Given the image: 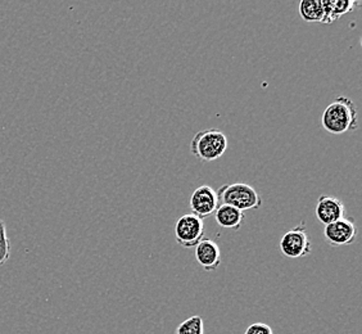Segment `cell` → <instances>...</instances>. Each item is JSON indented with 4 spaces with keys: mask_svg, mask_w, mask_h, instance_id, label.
<instances>
[{
    "mask_svg": "<svg viewBox=\"0 0 362 334\" xmlns=\"http://www.w3.org/2000/svg\"><path fill=\"white\" fill-rule=\"evenodd\" d=\"M176 242L184 248H193L204 239V223L193 214L181 216L175 225Z\"/></svg>",
    "mask_w": 362,
    "mask_h": 334,
    "instance_id": "5b68a950",
    "label": "cell"
},
{
    "mask_svg": "<svg viewBox=\"0 0 362 334\" xmlns=\"http://www.w3.org/2000/svg\"><path fill=\"white\" fill-rule=\"evenodd\" d=\"M195 260L204 272H215L221 265V250L218 244L212 239H202L197 244Z\"/></svg>",
    "mask_w": 362,
    "mask_h": 334,
    "instance_id": "9c48e42d",
    "label": "cell"
},
{
    "mask_svg": "<svg viewBox=\"0 0 362 334\" xmlns=\"http://www.w3.org/2000/svg\"><path fill=\"white\" fill-rule=\"evenodd\" d=\"M298 11L303 21L325 23L324 0H302Z\"/></svg>",
    "mask_w": 362,
    "mask_h": 334,
    "instance_id": "8fae6325",
    "label": "cell"
},
{
    "mask_svg": "<svg viewBox=\"0 0 362 334\" xmlns=\"http://www.w3.org/2000/svg\"><path fill=\"white\" fill-rule=\"evenodd\" d=\"M357 228L352 219L343 217L335 223L329 224L324 229V237L327 242L332 246L343 247L355 243L357 239Z\"/></svg>",
    "mask_w": 362,
    "mask_h": 334,
    "instance_id": "8992f818",
    "label": "cell"
},
{
    "mask_svg": "<svg viewBox=\"0 0 362 334\" xmlns=\"http://www.w3.org/2000/svg\"><path fill=\"white\" fill-rule=\"evenodd\" d=\"M360 3L358 1H351V0H324L325 6V23L330 25L341 18V16L352 12L355 7H357Z\"/></svg>",
    "mask_w": 362,
    "mask_h": 334,
    "instance_id": "7c38bea8",
    "label": "cell"
},
{
    "mask_svg": "<svg viewBox=\"0 0 362 334\" xmlns=\"http://www.w3.org/2000/svg\"><path fill=\"white\" fill-rule=\"evenodd\" d=\"M244 334H274V330L265 323H253L245 329Z\"/></svg>",
    "mask_w": 362,
    "mask_h": 334,
    "instance_id": "9a60e30c",
    "label": "cell"
},
{
    "mask_svg": "<svg viewBox=\"0 0 362 334\" xmlns=\"http://www.w3.org/2000/svg\"><path fill=\"white\" fill-rule=\"evenodd\" d=\"M175 334H204V321L202 316L194 315L180 323Z\"/></svg>",
    "mask_w": 362,
    "mask_h": 334,
    "instance_id": "4fadbf2b",
    "label": "cell"
},
{
    "mask_svg": "<svg viewBox=\"0 0 362 334\" xmlns=\"http://www.w3.org/2000/svg\"><path fill=\"white\" fill-rule=\"evenodd\" d=\"M321 125L329 134L341 135L358 127V112L347 97L334 99L321 115Z\"/></svg>",
    "mask_w": 362,
    "mask_h": 334,
    "instance_id": "6da1fadb",
    "label": "cell"
},
{
    "mask_svg": "<svg viewBox=\"0 0 362 334\" xmlns=\"http://www.w3.org/2000/svg\"><path fill=\"white\" fill-rule=\"evenodd\" d=\"M216 223L223 229L239 230L244 221V212L228 205H218L215 211Z\"/></svg>",
    "mask_w": 362,
    "mask_h": 334,
    "instance_id": "30bf717a",
    "label": "cell"
},
{
    "mask_svg": "<svg viewBox=\"0 0 362 334\" xmlns=\"http://www.w3.org/2000/svg\"><path fill=\"white\" fill-rule=\"evenodd\" d=\"M229 146L226 134L218 129L198 132L190 143V151L195 159L203 162H214L221 159Z\"/></svg>",
    "mask_w": 362,
    "mask_h": 334,
    "instance_id": "7a4b0ae2",
    "label": "cell"
},
{
    "mask_svg": "<svg viewBox=\"0 0 362 334\" xmlns=\"http://www.w3.org/2000/svg\"><path fill=\"white\" fill-rule=\"evenodd\" d=\"M216 193L218 205H228L242 212L262 206V198L257 190L245 183L223 184Z\"/></svg>",
    "mask_w": 362,
    "mask_h": 334,
    "instance_id": "3957f363",
    "label": "cell"
},
{
    "mask_svg": "<svg viewBox=\"0 0 362 334\" xmlns=\"http://www.w3.org/2000/svg\"><path fill=\"white\" fill-rule=\"evenodd\" d=\"M280 252L288 258H305L311 253L313 243L307 234L306 224L302 223L288 230L280 239Z\"/></svg>",
    "mask_w": 362,
    "mask_h": 334,
    "instance_id": "277c9868",
    "label": "cell"
},
{
    "mask_svg": "<svg viewBox=\"0 0 362 334\" xmlns=\"http://www.w3.org/2000/svg\"><path fill=\"white\" fill-rule=\"evenodd\" d=\"M189 205L192 214L202 220L214 215L218 207L216 190L209 185L198 187L190 197Z\"/></svg>",
    "mask_w": 362,
    "mask_h": 334,
    "instance_id": "52a82bcc",
    "label": "cell"
},
{
    "mask_svg": "<svg viewBox=\"0 0 362 334\" xmlns=\"http://www.w3.org/2000/svg\"><path fill=\"white\" fill-rule=\"evenodd\" d=\"M11 256V243L7 234V225L0 220V265H4Z\"/></svg>",
    "mask_w": 362,
    "mask_h": 334,
    "instance_id": "5bb4252c",
    "label": "cell"
},
{
    "mask_svg": "<svg viewBox=\"0 0 362 334\" xmlns=\"http://www.w3.org/2000/svg\"><path fill=\"white\" fill-rule=\"evenodd\" d=\"M315 215L321 224L327 226L329 224L335 223L344 217L346 206L338 197L320 195L315 207Z\"/></svg>",
    "mask_w": 362,
    "mask_h": 334,
    "instance_id": "ba28073f",
    "label": "cell"
}]
</instances>
